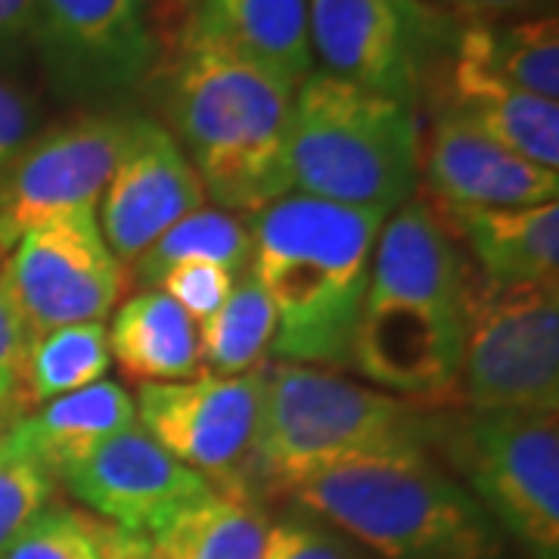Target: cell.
Returning <instances> with one entry per match:
<instances>
[{
  "instance_id": "cell-1",
  "label": "cell",
  "mask_w": 559,
  "mask_h": 559,
  "mask_svg": "<svg viewBox=\"0 0 559 559\" xmlns=\"http://www.w3.org/2000/svg\"><path fill=\"white\" fill-rule=\"evenodd\" d=\"M469 259L439 202L407 200L382 221L352 342V370L419 404L457 401Z\"/></svg>"
},
{
  "instance_id": "cell-2",
  "label": "cell",
  "mask_w": 559,
  "mask_h": 559,
  "mask_svg": "<svg viewBox=\"0 0 559 559\" xmlns=\"http://www.w3.org/2000/svg\"><path fill=\"white\" fill-rule=\"evenodd\" d=\"M385 212L286 193L252 224V277L274 305L271 352L286 364L352 370V342Z\"/></svg>"
},
{
  "instance_id": "cell-3",
  "label": "cell",
  "mask_w": 559,
  "mask_h": 559,
  "mask_svg": "<svg viewBox=\"0 0 559 559\" xmlns=\"http://www.w3.org/2000/svg\"><path fill=\"white\" fill-rule=\"evenodd\" d=\"M159 109L171 138L224 212L255 215L293 193L296 91L249 66L183 50L159 66Z\"/></svg>"
},
{
  "instance_id": "cell-4",
  "label": "cell",
  "mask_w": 559,
  "mask_h": 559,
  "mask_svg": "<svg viewBox=\"0 0 559 559\" xmlns=\"http://www.w3.org/2000/svg\"><path fill=\"white\" fill-rule=\"evenodd\" d=\"M441 419L419 401L345 380L323 367L271 364L249 488L289 495L299 481L358 460H414L439 451Z\"/></svg>"
},
{
  "instance_id": "cell-5",
  "label": "cell",
  "mask_w": 559,
  "mask_h": 559,
  "mask_svg": "<svg viewBox=\"0 0 559 559\" xmlns=\"http://www.w3.org/2000/svg\"><path fill=\"white\" fill-rule=\"evenodd\" d=\"M289 498L382 559H503L488 510L429 457L358 460L299 481Z\"/></svg>"
},
{
  "instance_id": "cell-6",
  "label": "cell",
  "mask_w": 559,
  "mask_h": 559,
  "mask_svg": "<svg viewBox=\"0 0 559 559\" xmlns=\"http://www.w3.org/2000/svg\"><path fill=\"white\" fill-rule=\"evenodd\" d=\"M423 159L419 109L311 72L293 100V190L392 215L414 200Z\"/></svg>"
},
{
  "instance_id": "cell-7",
  "label": "cell",
  "mask_w": 559,
  "mask_h": 559,
  "mask_svg": "<svg viewBox=\"0 0 559 559\" xmlns=\"http://www.w3.org/2000/svg\"><path fill=\"white\" fill-rule=\"evenodd\" d=\"M457 401L476 414H557L559 283H498L469 261Z\"/></svg>"
},
{
  "instance_id": "cell-8",
  "label": "cell",
  "mask_w": 559,
  "mask_h": 559,
  "mask_svg": "<svg viewBox=\"0 0 559 559\" xmlns=\"http://www.w3.org/2000/svg\"><path fill=\"white\" fill-rule=\"evenodd\" d=\"M463 22L432 0H308L320 72L419 109L454 60Z\"/></svg>"
},
{
  "instance_id": "cell-9",
  "label": "cell",
  "mask_w": 559,
  "mask_h": 559,
  "mask_svg": "<svg viewBox=\"0 0 559 559\" xmlns=\"http://www.w3.org/2000/svg\"><path fill=\"white\" fill-rule=\"evenodd\" d=\"M439 448L503 535L532 559H559L557 414L466 411L441 419Z\"/></svg>"
},
{
  "instance_id": "cell-10",
  "label": "cell",
  "mask_w": 559,
  "mask_h": 559,
  "mask_svg": "<svg viewBox=\"0 0 559 559\" xmlns=\"http://www.w3.org/2000/svg\"><path fill=\"white\" fill-rule=\"evenodd\" d=\"M32 53L57 100L116 109L159 72L153 0H35Z\"/></svg>"
},
{
  "instance_id": "cell-11",
  "label": "cell",
  "mask_w": 559,
  "mask_h": 559,
  "mask_svg": "<svg viewBox=\"0 0 559 559\" xmlns=\"http://www.w3.org/2000/svg\"><path fill=\"white\" fill-rule=\"evenodd\" d=\"M134 116L128 106L79 109L0 168V259L44 224L97 209Z\"/></svg>"
},
{
  "instance_id": "cell-12",
  "label": "cell",
  "mask_w": 559,
  "mask_h": 559,
  "mask_svg": "<svg viewBox=\"0 0 559 559\" xmlns=\"http://www.w3.org/2000/svg\"><path fill=\"white\" fill-rule=\"evenodd\" d=\"M267 367L271 364L264 360L237 377L202 373L180 382H143L134 399L138 423L212 488L252 495L249 479L267 392Z\"/></svg>"
},
{
  "instance_id": "cell-13",
  "label": "cell",
  "mask_w": 559,
  "mask_h": 559,
  "mask_svg": "<svg viewBox=\"0 0 559 559\" xmlns=\"http://www.w3.org/2000/svg\"><path fill=\"white\" fill-rule=\"evenodd\" d=\"M3 274L32 340L60 326L103 323L124 289V271L103 240L97 209L25 234L3 255Z\"/></svg>"
},
{
  "instance_id": "cell-14",
  "label": "cell",
  "mask_w": 559,
  "mask_h": 559,
  "mask_svg": "<svg viewBox=\"0 0 559 559\" xmlns=\"http://www.w3.org/2000/svg\"><path fill=\"white\" fill-rule=\"evenodd\" d=\"M57 479L97 520L150 538L180 510L215 491L200 473L171 457L140 423L100 441L94 451L69 463Z\"/></svg>"
},
{
  "instance_id": "cell-15",
  "label": "cell",
  "mask_w": 559,
  "mask_h": 559,
  "mask_svg": "<svg viewBox=\"0 0 559 559\" xmlns=\"http://www.w3.org/2000/svg\"><path fill=\"white\" fill-rule=\"evenodd\" d=\"M202 180L178 140L162 121L138 112L100 197L103 240L121 271L131 267L168 227L202 209Z\"/></svg>"
},
{
  "instance_id": "cell-16",
  "label": "cell",
  "mask_w": 559,
  "mask_h": 559,
  "mask_svg": "<svg viewBox=\"0 0 559 559\" xmlns=\"http://www.w3.org/2000/svg\"><path fill=\"white\" fill-rule=\"evenodd\" d=\"M419 178L448 209H528L557 202L559 175L436 109L423 140Z\"/></svg>"
},
{
  "instance_id": "cell-17",
  "label": "cell",
  "mask_w": 559,
  "mask_h": 559,
  "mask_svg": "<svg viewBox=\"0 0 559 559\" xmlns=\"http://www.w3.org/2000/svg\"><path fill=\"white\" fill-rule=\"evenodd\" d=\"M178 47L249 66L293 91L314 72L308 0H197Z\"/></svg>"
},
{
  "instance_id": "cell-18",
  "label": "cell",
  "mask_w": 559,
  "mask_h": 559,
  "mask_svg": "<svg viewBox=\"0 0 559 559\" xmlns=\"http://www.w3.org/2000/svg\"><path fill=\"white\" fill-rule=\"evenodd\" d=\"M432 106L500 143L503 150L540 168H559V103L525 94L520 87L451 60Z\"/></svg>"
},
{
  "instance_id": "cell-19",
  "label": "cell",
  "mask_w": 559,
  "mask_h": 559,
  "mask_svg": "<svg viewBox=\"0 0 559 559\" xmlns=\"http://www.w3.org/2000/svg\"><path fill=\"white\" fill-rule=\"evenodd\" d=\"M444 221L481 277L559 283V202L528 209H448Z\"/></svg>"
},
{
  "instance_id": "cell-20",
  "label": "cell",
  "mask_w": 559,
  "mask_h": 559,
  "mask_svg": "<svg viewBox=\"0 0 559 559\" xmlns=\"http://www.w3.org/2000/svg\"><path fill=\"white\" fill-rule=\"evenodd\" d=\"M134 423L138 407L124 385L100 380L32 407L28 414L13 419L3 436L57 479L69 463Z\"/></svg>"
},
{
  "instance_id": "cell-21",
  "label": "cell",
  "mask_w": 559,
  "mask_h": 559,
  "mask_svg": "<svg viewBox=\"0 0 559 559\" xmlns=\"http://www.w3.org/2000/svg\"><path fill=\"white\" fill-rule=\"evenodd\" d=\"M106 342L109 355L140 385L193 380L202 370L200 323L159 289H140L121 301Z\"/></svg>"
},
{
  "instance_id": "cell-22",
  "label": "cell",
  "mask_w": 559,
  "mask_h": 559,
  "mask_svg": "<svg viewBox=\"0 0 559 559\" xmlns=\"http://www.w3.org/2000/svg\"><path fill=\"white\" fill-rule=\"evenodd\" d=\"M454 60L535 94L559 97V28L557 13L525 20L463 22Z\"/></svg>"
},
{
  "instance_id": "cell-23",
  "label": "cell",
  "mask_w": 559,
  "mask_h": 559,
  "mask_svg": "<svg viewBox=\"0 0 559 559\" xmlns=\"http://www.w3.org/2000/svg\"><path fill=\"white\" fill-rule=\"evenodd\" d=\"M271 520L261 500L212 491L153 535L162 559H261Z\"/></svg>"
},
{
  "instance_id": "cell-24",
  "label": "cell",
  "mask_w": 559,
  "mask_h": 559,
  "mask_svg": "<svg viewBox=\"0 0 559 559\" xmlns=\"http://www.w3.org/2000/svg\"><path fill=\"white\" fill-rule=\"evenodd\" d=\"M180 261H212L242 277L252 264V224L246 215L224 209H197L140 255L128 274L143 289H156L159 280Z\"/></svg>"
},
{
  "instance_id": "cell-25",
  "label": "cell",
  "mask_w": 559,
  "mask_h": 559,
  "mask_svg": "<svg viewBox=\"0 0 559 559\" xmlns=\"http://www.w3.org/2000/svg\"><path fill=\"white\" fill-rule=\"evenodd\" d=\"M277 333L274 305L264 296L252 271L237 277L218 311L200 323L202 367L209 377L249 373L267 360Z\"/></svg>"
},
{
  "instance_id": "cell-26",
  "label": "cell",
  "mask_w": 559,
  "mask_h": 559,
  "mask_svg": "<svg viewBox=\"0 0 559 559\" xmlns=\"http://www.w3.org/2000/svg\"><path fill=\"white\" fill-rule=\"evenodd\" d=\"M109 367H112V355L103 323H75L44 333L32 342L28 352V370H25L28 401L32 407H38L44 401L79 392L84 385L106 380Z\"/></svg>"
},
{
  "instance_id": "cell-27",
  "label": "cell",
  "mask_w": 559,
  "mask_h": 559,
  "mask_svg": "<svg viewBox=\"0 0 559 559\" xmlns=\"http://www.w3.org/2000/svg\"><path fill=\"white\" fill-rule=\"evenodd\" d=\"M53 476L0 432V557L50 503Z\"/></svg>"
},
{
  "instance_id": "cell-28",
  "label": "cell",
  "mask_w": 559,
  "mask_h": 559,
  "mask_svg": "<svg viewBox=\"0 0 559 559\" xmlns=\"http://www.w3.org/2000/svg\"><path fill=\"white\" fill-rule=\"evenodd\" d=\"M0 559H100L84 513L47 503Z\"/></svg>"
},
{
  "instance_id": "cell-29",
  "label": "cell",
  "mask_w": 559,
  "mask_h": 559,
  "mask_svg": "<svg viewBox=\"0 0 559 559\" xmlns=\"http://www.w3.org/2000/svg\"><path fill=\"white\" fill-rule=\"evenodd\" d=\"M32 342L35 340L22 320L20 305L13 299V289L3 274V259H0V426L3 429L32 411L28 385H25Z\"/></svg>"
},
{
  "instance_id": "cell-30",
  "label": "cell",
  "mask_w": 559,
  "mask_h": 559,
  "mask_svg": "<svg viewBox=\"0 0 559 559\" xmlns=\"http://www.w3.org/2000/svg\"><path fill=\"white\" fill-rule=\"evenodd\" d=\"M234 283H237V274H230L221 264H212V261H180L159 280L156 289L165 293L171 301H178L190 318L202 323V320L212 318L224 305V299L234 289Z\"/></svg>"
},
{
  "instance_id": "cell-31",
  "label": "cell",
  "mask_w": 559,
  "mask_h": 559,
  "mask_svg": "<svg viewBox=\"0 0 559 559\" xmlns=\"http://www.w3.org/2000/svg\"><path fill=\"white\" fill-rule=\"evenodd\" d=\"M261 559H358L348 544L326 532L323 525L286 516V520L271 522Z\"/></svg>"
},
{
  "instance_id": "cell-32",
  "label": "cell",
  "mask_w": 559,
  "mask_h": 559,
  "mask_svg": "<svg viewBox=\"0 0 559 559\" xmlns=\"http://www.w3.org/2000/svg\"><path fill=\"white\" fill-rule=\"evenodd\" d=\"M44 109L35 91H28L10 72H0V168L40 131Z\"/></svg>"
},
{
  "instance_id": "cell-33",
  "label": "cell",
  "mask_w": 559,
  "mask_h": 559,
  "mask_svg": "<svg viewBox=\"0 0 559 559\" xmlns=\"http://www.w3.org/2000/svg\"><path fill=\"white\" fill-rule=\"evenodd\" d=\"M35 0H0V72L16 69L32 53Z\"/></svg>"
},
{
  "instance_id": "cell-34",
  "label": "cell",
  "mask_w": 559,
  "mask_h": 559,
  "mask_svg": "<svg viewBox=\"0 0 559 559\" xmlns=\"http://www.w3.org/2000/svg\"><path fill=\"white\" fill-rule=\"evenodd\" d=\"M87 525H91L100 559H162L150 535L128 532V528H119V525L103 522L97 516H87Z\"/></svg>"
},
{
  "instance_id": "cell-35",
  "label": "cell",
  "mask_w": 559,
  "mask_h": 559,
  "mask_svg": "<svg viewBox=\"0 0 559 559\" xmlns=\"http://www.w3.org/2000/svg\"><path fill=\"white\" fill-rule=\"evenodd\" d=\"M460 22H500L550 16L557 0H454Z\"/></svg>"
},
{
  "instance_id": "cell-36",
  "label": "cell",
  "mask_w": 559,
  "mask_h": 559,
  "mask_svg": "<svg viewBox=\"0 0 559 559\" xmlns=\"http://www.w3.org/2000/svg\"><path fill=\"white\" fill-rule=\"evenodd\" d=\"M432 3H444V0H432Z\"/></svg>"
},
{
  "instance_id": "cell-37",
  "label": "cell",
  "mask_w": 559,
  "mask_h": 559,
  "mask_svg": "<svg viewBox=\"0 0 559 559\" xmlns=\"http://www.w3.org/2000/svg\"><path fill=\"white\" fill-rule=\"evenodd\" d=\"M0 432H3V429H0Z\"/></svg>"
},
{
  "instance_id": "cell-38",
  "label": "cell",
  "mask_w": 559,
  "mask_h": 559,
  "mask_svg": "<svg viewBox=\"0 0 559 559\" xmlns=\"http://www.w3.org/2000/svg\"><path fill=\"white\" fill-rule=\"evenodd\" d=\"M0 429H3V426H0Z\"/></svg>"
}]
</instances>
